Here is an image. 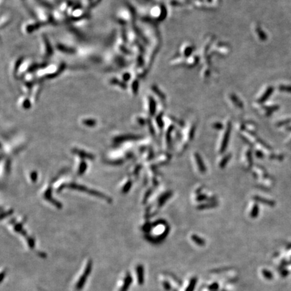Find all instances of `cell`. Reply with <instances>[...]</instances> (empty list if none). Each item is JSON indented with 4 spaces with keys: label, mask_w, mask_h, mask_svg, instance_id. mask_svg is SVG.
Instances as JSON below:
<instances>
[{
    "label": "cell",
    "mask_w": 291,
    "mask_h": 291,
    "mask_svg": "<svg viewBox=\"0 0 291 291\" xmlns=\"http://www.w3.org/2000/svg\"><path fill=\"white\" fill-rule=\"evenodd\" d=\"M142 267H139L138 268V277H139V281H141L142 282V272H143V270H142Z\"/></svg>",
    "instance_id": "cell-3"
},
{
    "label": "cell",
    "mask_w": 291,
    "mask_h": 291,
    "mask_svg": "<svg viewBox=\"0 0 291 291\" xmlns=\"http://www.w3.org/2000/svg\"><path fill=\"white\" fill-rule=\"evenodd\" d=\"M126 284H127V285H129V284H130V282H131V278H130V276H127V278H126ZM127 287H128V286H123V287L122 288V289H121V291H126L127 289Z\"/></svg>",
    "instance_id": "cell-2"
},
{
    "label": "cell",
    "mask_w": 291,
    "mask_h": 291,
    "mask_svg": "<svg viewBox=\"0 0 291 291\" xmlns=\"http://www.w3.org/2000/svg\"><path fill=\"white\" fill-rule=\"evenodd\" d=\"M90 269H91V264L88 265L86 269V270L84 271V274H83V276L82 277H80V280H79L78 284H77V285H76L77 288L80 289V288H82V286H83V285H84V284L85 282V280H86V278H87L88 276V274H89Z\"/></svg>",
    "instance_id": "cell-1"
}]
</instances>
